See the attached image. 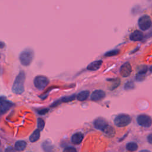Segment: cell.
I'll return each mask as SVG.
<instances>
[{
    "label": "cell",
    "instance_id": "4dcf8cb0",
    "mask_svg": "<svg viewBox=\"0 0 152 152\" xmlns=\"http://www.w3.org/2000/svg\"><path fill=\"white\" fill-rule=\"evenodd\" d=\"M150 71L151 72V73H152V66H151L150 67Z\"/></svg>",
    "mask_w": 152,
    "mask_h": 152
},
{
    "label": "cell",
    "instance_id": "cb8c5ba5",
    "mask_svg": "<svg viewBox=\"0 0 152 152\" xmlns=\"http://www.w3.org/2000/svg\"><path fill=\"white\" fill-rule=\"evenodd\" d=\"M134 87H135L134 83L132 81H130L127 82L126 84L124 86V89L126 90H132V89H134Z\"/></svg>",
    "mask_w": 152,
    "mask_h": 152
},
{
    "label": "cell",
    "instance_id": "4fadbf2b",
    "mask_svg": "<svg viewBox=\"0 0 152 152\" xmlns=\"http://www.w3.org/2000/svg\"><path fill=\"white\" fill-rule=\"evenodd\" d=\"M143 33L139 30H135L130 35V39L133 41H140L143 39Z\"/></svg>",
    "mask_w": 152,
    "mask_h": 152
},
{
    "label": "cell",
    "instance_id": "d6986e66",
    "mask_svg": "<svg viewBox=\"0 0 152 152\" xmlns=\"http://www.w3.org/2000/svg\"><path fill=\"white\" fill-rule=\"evenodd\" d=\"M126 148L128 151L133 152V151H135L137 150L138 149V145L135 143L131 142L127 144Z\"/></svg>",
    "mask_w": 152,
    "mask_h": 152
},
{
    "label": "cell",
    "instance_id": "30bf717a",
    "mask_svg": "<svg viewBox=\"0 0 152 152\" xmlns=\"http://www.w3.org/2000/svg\"><path fill=\"white\" fill-rule=\"evenodd\" d=\"M13 105V104L5 100V99H4L3 97H1V114H3L4 113L6 112L7 111H9L11 108V106Z\"/></svg>",
    "mask_w": 152,
    "mask_h": 152
},
{
    "label": "cell",
    "instance_id": "5bb4252c",
    "mask_svg": "<svg viewBox=\"0 0 152 152\" xmlns=\"http://www.w3.org/2000/svg\"><path fill=\"white\" fill-rule=\"evenodd\" d=\"M83 138H84V135H83V133L80 132L76 133L71 137V141L74 144H79L82 142Z\"/></svg>",
    "mask_w": 152,
    "mask_h": 152
},
{
    "label": "cell",
    "instance_id": "52a82bcc",
    "mask_svg": "<svg viewBox=\"0 0 152 152\" xmlns=\"http://www.w3.org/2000/svg\"><path fill=\"white\" fill-rule=\"evenodd\" d=\"M132 72V67L130 63L127 62L124 63L121 67L120 74L124 77H128Z\"/></svg>",
    "mask_w": 152,
    "mask_h": 152
},
{
    "label": "cell",
    "instance_id": "9c48e42d",
    "mask_svg": "<svg viewBox=\"0 0 152 152\" xmlns=\"http://www.w3.org/2000/svg\"><path fill=\"white\" fill-rule=\"evenodd\" d=\"M108 122L103 118H98L96 119L94 121V126L96 128L103 131L104 129L108 126Z\"/></svg>",
    "mask_w": 152,
    "mask_h": 152
},
{
    "label": "cell",
    "instance_id": "d4e9b609",
    "mask_svg": "<svg viewBox=\"0 0 152 152\" xmlns=\"http://www.w3.org/2000/svg\"><path fill=\"white\" fill-rule=\"evenodd\" d=\"M45 127V121L42 118L37 119V128L39 130H42Z\"/></svg>",
    "mask_w": 152,
    "mask_h": 152
},
{
    "label": "cell",
    "instance_id": "9a60e30c",
    "mask_svg": "<svg viewBox=\"0 0 152 152\" xmlns=\"http://www.w3.org/2000/svg\"><path fill=\"white\" fill-rule=\"evenodd\" d=\"M27 146V144L25 141H18L15 144V149L17 151H24Z\"/></svg>",
    "mask_w": 152,
    "mask_h": 152
},
{
    "label": "cell",
    "instance_id": "7402d4cb",
    "mask_svg": "<svg viewBox=\"0 0 152 152\" xmlns=\"http://www.w3.org/2000/svg\"><path fill=\"white\" fill-rule=\"evenodd\" d=\"M77 97V96H75V95H73L71 96H65L61 99V101L63 102H68L74 101L75 99Z\"/></svg>",
    "mask_w": 152,
    "mask_h": 152
},
{
    "label": "cell",
    "instance_id": "ffe728a7",
    "mask_svg": "<svg viewBox=\"0 0 152 152\" xmlns=\"http://www.w3.org/2000/svg\"><path fill=\"white\" fill-rule=\"evenodd\" d=\"M42 148L45 152H52L53 146L48 141H45L42 144Z\"/></svg>",
    "mask_w": 152,
    "mask_h": 152
},
{
    "label": "cell",
    "instance_id": "7a4b0ae2",
    "mask_svg": "<svg viewBox=\"0 0 152 152\" xmlns=\"http://www.w3.org/2000/svg\"><path fill=\"white\" fill-rule=\"evenodd\" d=\"M34 57V52L32 49L27 48L23 51L19 55V59L21 64L24 66H29Z\"/></svg>",
    "mask_w": 152,
    "mask_h": 152
},
{
    "label": "cell",
    "instance_id": "3957f363",
    "mask_svg": "<svg viewBox=\"0 0 152 152\" xmlns=\"http://www.w3.org/2000/svg\"><path fill=\"white\" fill-rule=\"evenodd\" d=\"M131 121V118L128 115L120 114L115 118V120H114V123L118 127H124L130 124Z\"/></svg>",
    "mask_w": 152,
    "mask_h": 152
},
{
    "label": "cell",
    "instance_id": "f1b7e54d",
    "mask_svg": "<svg viewBox=\"0 0 152 152\" xmlns=\"http://www.w3.org/2000/svg\"><path fill=\"white\" fill-rule=\"evenodd\" d=\"M48 111V110H47V109H44L43 110L39 111V113H40V115H45V114Z\"/></svg>",
    "mask_w": 152,
    "mask_h": 152
},
{
    "label": "cell",
    "instance_id": "277c9868",
    "mask_svg": "<svg viewBox=\"0 0 152 152\" xmlns=\"http://www.w3.org/2000/svg\"><path fill=\"white\" fill-rule=\"evenodd\" d=\"M49 80L46 76L39 75H37L34 79L35 86L39 90H43L49 84Z\"/></svg>",
    "mask_w": 152,
    "mask_h": 152
},
{
    "label": "cell",
    "instance_id": "ba28073f",
    "mask_svg": "<svg viewBox=\"0 0 152 152\" xmlns=\"http://www.w3.org/2000/svg\"><path fill=\"white\" fill-rule=\"evenodd\" d=\"M106 93L102 90H96L92 93L90 96L91 100L93 101H99L105 97Z\"/></svg>",
    "mask_w": 152,
    "mask_h": 152
},
{
    "label": "cell",
    "instance_id": "603a6c76",
    "mask_svg": "<svg viewBox=\"0 0 152 152\" xmlns=\"http://www.w3.org/2000/svg\"><path fill=\"white\" fill-rule=\"evenodd\" d=\"M119 52V51L118 49H114V50H111L110 51H108L105 54V56L106 57H113L117 55Z\"/></svg>",
    "mask_w": 152,
    "mask_h": 152
},
{
    "label": "cell",
    "instance_id": "8992f818",
    "mask_svg": "<svg viewBox=\"0 0 152 152\" xmlns=\"http://www.w3.org/2000/svg\"><path fill=\"white\" fill-rule=\"evenodd\" d=\"M138 124L143 127H150L152 124V119L151 118L147 115H144V114H141L138 116L137 118Z\"/></svg>",
    "mask_w": 152,
    "mask_h": 152
},
{
    "label": "cell",
    "instance_id": "2e32d148",
    "mask_svg": "<svg viewBox=\"0 0 152 152\" xmlns=\"http://www.w3.org/2000/svg\"><path fill=\"white\" fill-rule=\"evenodd\" d=\"M90 95V92L88 90L82 91L77 95V99L79 101H85L87 100Z\"/></svg>",
    "mask_w": 152,
    "mask_h": 152
},
{
    "label": "cell",
    "instance_id": "4316f807",
    "mask_svg": "<svg viewBox=\"0 0 152 152\" xmlns=\"http://www.w3.org/2000/svg\"><path fill=\"white\" fill-rule=\"evenodd\" d=\"M5 152H16V150L14 149L11 147H8L5 149Z\"/></svg>",
    "mask_w": 152,
    "mask_h": 152
},
{
    "label": "cell",
    "instance_id": "44dd1931",
    "mask_svg": "<svg viewBox=\"0 0 152 152\" xmlns=\"http://www.w3.org/2000/svg\"><path fill=\"white\" fill-rule=\"evenodd\" d=\"M108 80L112 81V86H110V89H111V90H113V89H116L120 85V80L118 79Z\"/></svg>",
    "mask_w": 152,
    "mask_h": 152
},
{
    "label": "cell",
    "instance_id": "e0dca14e",
    "mask_svg": "<svg viewBox=\"0 0 152 152\" xmlns=\"http://www.w3.org/2000/svg\"><path fill=\"white\" fill-rule=\"evenodd\" d=\"M40 131L41 130H39V129H37V130H36L32 133V134L30 136V138H29V140L30 141L32 142V143H35L39 139V138H40Z\"/></svg>",
    "mask_w": 152,
    "mask_h": 152
},
{
    "label": "cell",
    "instance_id": "7c38bea8",
    "mask_svg": "<svg viewBox=\"0 0 152 152\" xmlns=\"http://www.w3.org/2000/svg\"><path fill=\"white\" fill-rule=\"evenodd\" d=\"M147 71V67H144L139 71L136 74L135 76V80L137 81H143L146 78V75Z\"/></svg>",
    "mask_w": 152,
    "mask_h": 152
},
{
    "label": "cell",
    "instance_id": "ac0fdd59",
    "mask_svg": "<svg viewBox=\"0 0 152 152\" xmlns=\"http://www.w3.org/2000/svg\"><path fill=\"white\" fill-rule=\"evenodd\" d=\"M102 131L106 136L109 137H112L115 134V130H113V127L110 125L106 127Z\"/></svg>",
    "mask_w": 152,
    "mask_h": 152
},
{
    "label": "cell",
    "instance_id": "83f0119b",
    "mask_svg": "<svg viewBox=\"0 0 152 152\" xmlns=\"http://www.w3.org/2000/svg\"><path fill=\"white\" fill-rule=\"evenodd\" d=\"M147 141H148V142L150 144H152V134H150V135H148V137H147Z\"/></svg>",
    "mask_w": 152,
    "mask_h": 152
},
{
    "label": "cell",
    "instance_id": "8fae6325",
    "mask_svg": "<svg viewBox=\"0 0 152 152\" xmlns=\"http://www.w3.org/2000/svg\"><path fill=\"white\" fill-rule=\"evenodd\" d=\"M102 60H97L95 61L90 63L87 67V69L89 71H96L99 69L102 66Z\"/></svg>",
    "mask_w": 152,
    "mask_h": 152
},
{
    "label": "cell",
    "instance_id": "6da1fadb",
    "mask_svg": "<svg viewBox=\"0 0 152 152\" xmlns=\"http://www.w3.org/2000/svg\"><path fill=\"white\" fill-rule=\"evenodd\" d=\"M26 79V75L25 73L23 71H21L17 76L16 77V79H15L13 87H12V90L13 92L17 94V95H20L21 93H23L25 91V81Z\"/></svg>",
    "mask_w": 152,
    "mask_h": 152
},
{
    "label": "cell",
    "instance_id": "484cf974",
    "mask_svg": "<svg viewBox=\"0 0 152 152\" xmlns=\"http://www.w3.org/2000/svg\"><path fill=\"white\" fill-rule=\"evenodd\" d=\"M64 152H77V150L74 147H68L64 149Z\"/></svg>",
    "mask_w": 152,
    "mask_h": 152
},
{
    "label": "cell",
    "instance_id": "5b68a950",
    "mask_svg": "<svg viewBox=\"0 0 152 152\" xmlns=\"http://www.w3.org/2000/svg\"><path fill=\"white\" fill-rule=\"evenodd\" d=\"M139 26L142 30H148L151 25V20L150 17L147 15L143 16L139 20Z\"/></svg>",
    "mask_w": 152,
    "mask_h": 152
},
{
    "label": "cell",
    "instance_id": "f546056e",
    "mask_svg": "<svg viewBox=\"0 0 152 152\" xmlns=\"http://www.w3.org/2000/svg\"><path fill=\"white\" fill-rule=\"evenodd\" d=\"M140 152H151V151H149V150H144L140 151Z\"/></svg>",
    "mask_w": 152,
    "mask_h": 152
}]
</instances>
